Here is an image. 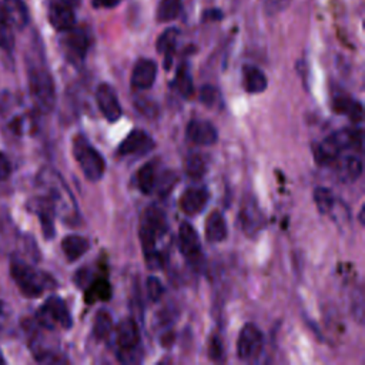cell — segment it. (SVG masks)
Segmentation results:
<instances>
[{
	"mask_svg": "<svg viewBox=\"0 0 365 365\" xmlns=\"http://www.w3.org/2000/svg\"><path fill=\"white\" fill-rule=\"evenodd\" d=\"M267 76L255 66H244L242 68V87L247 93L257 94L267 88Z\"/></svg>",
	"mask_w": 365,
	"mask_h": 365,
	"instance_id": "16",
	"label": "cell"
},
{
	"mask_svg": "<svg viewBox=\"0 0 365 365\" xmlns=\"http://www.w3.org/2000/svg\"><path fill=\"white\" fill-rule=\"evenodd\" d=\"M262 334L255 324H245L240 331L237 341V355L242 361H251L257 358L262 349Z\"/></svg>",
	"mask_w": 365,
	"mask_h": 365,
	"instance_id": "9",
	"label": "cell"
},
{
	"mask_svg": "<svg viewBox=\"0 0 365 365\" xmlns=\"http://www.w3.org/2000/svg\"><path fill=\"white\" fill-rule=\"evenodd\" d=\"M362 130L361 128H345L338 130L328 135L325 140L314 145V158L319 165H328L336 161L344 150L356 148L362 150Z\"/></svg>",
	"mask_w": 365,
	"mask_h": 365,
	"instance_id": "2",
	"label": "cell"
},
{
	"mask_svg": "<svg viewBox=\"0 0 365 365\" xmlns=\"http://www.w3.org/2000/svg\"><path fill=\"white\" fill-rule=\"evenodd\" d=\"M147 294L151 301H158L163 295V285L157 277L147 278Z\"/></svg>",
	"mask_w": 365,
	"mask_h": 365,
	"instance_id": "35",
	"label": "cell"
},
{
	"mask_svg": "<svg viewBox=\"0 0 365 365\" xmlns=\"http://www.w3.org/2000/svg\"><path fill=\"white\" fill-rule=\"evenodd\" d=\"M110 295H111L110 284L106 279L98 278L88 285V288L86 291V301L96 302V301H101V299H108Z\"/></svg>",
	"mask_w": 365,
	"mask_h": 365,
	"instance_id": "29",
	"label": "cell"
},
{
	"mask_svg": "<svg viewBox=\"0 0 365 365\" xmlns=\"http://www.w3.org/2000/svg\"><path fill=\"white\" fill-rule=\"evenodd\" d=\"M175 182H177L175 173L174 171H165L160 175V178H157L154 188H157L161 195H165L170 190H173Z\"/></svg>",
	"mask_w": 365,
	"mask_h": 365,
	"instance_id": "33",
	"label": "cell"
},
{
	"mask_svg": "<svg viewBox=\"0 0 365 365\" xmlns=\"http://www.w3.org/2000/svg\"><path fill=\"white\" fill-rule=\"evenodd\" d=\"M37 319L43 327L48 329H54L57 327L68 329L73 324L66 302L58 297H50L46 299L37 312Z\"/></svg>",
	"mask_w": 365,
	"mask_h": 365,
	"instance_id": "7",
	"label": "cell"
},
{
	"mask_svg": "<svg viewBox=\"0 0 365 365\" xmlns=\"http://www.w3.org/2000/svg\"><path fill=\"white\" fill-rule=\"evenodd\" d=\"M187 140L195 145H212L218 140V131L211 121L192 120L185 128Z\"/></svg>",
	"mask_w": 365,
	"mask_h": 365,
	"instance_id": "12",
	"label": "cell"
},
{
	"mask_svg": "<svg viewBox=\"0 0 365 365\" xmlns=\"http://www.w3.org/2000/svg\"><path fill=\"white\" fill-rule=\"evenodd\" d=\"M64 44H66V48L68 51V56L73 57V58H83L87 48H88V36L83 31V30H74V29H70L68 30V34L64 40Z\"/></svg>",
	"mask_w": 365,
	"mask_h": 365,
	"instance_id": "18",
	"label": "cell"
},
{
	"mask_svg": "<svg viewBox=\"0 0 365 365\" xmlns=\"http://www.w3.org/2000/svg\"><path fill=\"white\" fill-rule=\"evenodd\" d=\"M3 9L11 26L17 29L26 27V24L29 23V10L23 0H4Z\"/></svg>",
	"mask_w": 365,
	"mask_h": 365,
	"instance_id": "22",
	"label": "cell"
},
{
	"mask_svg": "<svg viewBox=\"0 0 365 365\" xmlns=\"http://www.w3.org/2000/svg\"><path fill=\"white\" fill-rule=\"evenodd\" d=\"M207 168L205 160L202 155L200 154H192L187 158V164H185V171L191 178H200L204 175Z\"/></svg>",
	"mask_w": 365,
	"mask_h": 365,
	"instance_id": "32",
	"label": "cell"
},
{
	"mask_svg": "<svg viewBox=\"0 0 365 365\" xmlns=\"http://www.w3.org/2000/svg\"><path fill=\"white\" fill-rule=\"evenodd\" d=\"M289 0H265V7L269 13H277L287 7Z\"/></svg>",
	"mask_w": 365,
	"mask_h": 365,
	"instance_id": "38",
	"label": "cell"
},
{
	"mask_svg": "<svg viewBox=\"0 0 365 365\" xmlns=\"http://www.w3.org/2000/svg\"><path fill=\"white\" fill-rule=\"evenodd\" d=\"M208 197V190L205 187H188L180 198V207L187 215H195L204 210Z\"/></svg>",
	"mask_w": 365,
	"mask_h": 365,
	"instance_id": "14",
	"label": "cell"
},
{
	"mask_svg": "<svg viewBox=\"0 0 365 365\" xmlns=\"http://www.w3.org/2000/svg\"><path fill=\"white\" fill-rule=\"evenodd\" d=\"M338 174L344 181H355L362 174V160L356 155H346L338 160Z\"/></svg>",
	"mask_w": 365,
	"mask_h": 365,
	"instance_id": "23",
	"label": "cell"
},
{
	"mask_svg": "<svg viewBox=\"0 0 365 365\" xmlns=\"http://www.w3.org/2000/svg\"><path fill=\"white\" fill-rule=\"evenodd\" d=\"M1 309H3V304H1V301H0V312H1Z\"/></svg>",
	"mask_w": 365,
	"mask_h": 365,
	"instance_id": "44",
	"label": "cell"
},
{
	"mask_svg": "<svg viewBox=\"0 0 365 365\" xmlns=\"http://www.w3.org/2000/svg\"><path fill=\"white\" fill-rule=\"evenodd\" d=\"M29 87L31 97L41 111H50L56 103V88L53 77L43 66H30Z\"/></svg>",
	"mask_w": 365,
	"mask_h": 365,
	"instance_id": "6",
	"label": "cell"
},
{
	"mask_svg": "<svg viewBox=\"0 0 365 365\" xmlns=\"http://www.w3.org/2000/svg\"><path fill=\"white\" fill-rule=\"evenodd\" d=\"M157 77V63L150 58H140L131 73V86L135 90H148Z\"/></svg>",
	"mask_w": 365,
	"mask_h": 365,
	"instance_id": "13",
	"label": "cell"
},
{
	"mask_svg": "<svg viewBox=\"0 0 365 365\" xmlns=\"http://www.w3.org/2000/svg\"><path fill=\"white\" fill-rule=\"evenodd\" d=\"M218 97H220V93H218V90H217L215 87H212V86H202V87H201L200 100H201L205 106L212 107V106L217 103Z\"/></svg>",
	"mask_w": 365,
	"mask_h": 365,
	"instance_id": "34",
	"label": "cell"
},
{
	"mask_svg": "<svg viewBox=\"0 0 365 365\" xmlns=\"http://www.w3.org/2000/svg\"><path fill=\"white\" fill-rule=\"evenodd\" d=\"M11 173V164L9 158L0 153V181L6 180Z\"/></svg>",
	"mask_w": 365,
	"mask_h": 365,
	"instance_id": "37",
	"label": "cell"
},
{
	"mask_svg": "<svg viewBox=\"0 0 365 365\" xmlns=\"http://www.w3.org/2000/svg\"><path fill=\"white\" fill-rule=\"evenodd\" d=\"M118 3L120 0H91L94 9H111L115 7Z\"/></svg>",
	"mask_w": 365,
	"mask_h": 365,
	"instance_id": "39",
	"label": "cell"
},
{
	"mask_svg": "<svg viewBox=\"0 0 365 365\" xmlns=\"http://www.w3.org/2000/svg\"><path fill=\"white\" fill-rule=\"evenodd\" d=\"M227 222L220 211H212L205 221V237L210 242H220L227 237Z\"/></svg>",
	"mask_w": 365,
	"mask_h": 365,
	"instance_id": "21",
	"label": "cell"
},
{
	"mask_svg": "<svg viewBox=\"0 0 365 365\" xmlns=\"http://www.w3.org/2000/svg\"><path fill=\"white\" fill-rule=\"evenodd\" d=\"M10 272L20 291L29 298H36L41 295L53 284V279L47 274L36 269L34 267L23 262L21 259L11 261Z\"/></svg>",
	"mask_w": 365,
	"mask_h": 365,
	"instance_id": "4",
	"label": "cell"
},
{
	"mask_svg": "<svg viewBox=\"0 0 365 365\" xmlns=\"http://www.w3.org/2000/svg\"><path fill=\"white\" fill-rule=\"evenodd\" d=\"M178 241H180L181 254L185 257V259L194 268L202 267L204 255L201 251V242H200L197 231L194 230V227L190 222H182L180 225Z\"/></svg>",
	"mask_w": 365,
	"mask_h": 365,
	"instance_id": "8",
	"label": "cell"
},
{
	"mask_svg": "<svg viewBox=\"0 0 365 365\" xmlns=\"http://www.w3.org/2000/svg\"><path fill=\"white\" fill-rule=\"evenodd\" d=\"M90 247V242L86 237L81 235H67L64 237V240L61 241V250L66 255V258L73 262L76 259H78L80 257H83L87 250Z\"/></svg>",
	"mask_w": 365,
	"mask_h": 365,
	"instance_id": "20",
	"label": "cell"
},
{
	"mask_svg": "<svg viewBox=\"0 0 365 365\" xmlns=\"http://www.w3.org/2000/svg\"><path fill=\"white\" fill-rule=\"evenodd\" d=\"M208 14H210V13H204V17L207 19ZM215 19H221V13L217 11V10H212V20H215Z\"/></svg>",
	"mask_w": 365,
	"mask_h": 365,
	"instance_id": "41",
	"label": "cell"
},
{
	"mask_svg": "<svg viewBox=\"0 0 365 365\" xmlns=\"http://www.w3.org/2000/svg\"><path fill=\"white\" fill-rule=\"evenodd\" d=\"M97 106L107 121H117L121 117V106L115 90L107 84L101 83L96 90Z\"/></svg>",
	"mask_w": 365,
	"mask_h": 365,
	"instance_id": "10",
	"label": "cell"
},
{
	"mask_svg": "<svg viewBox=\"0 0 365 365\" xmlns=\"http://www.w3.org/2000/svg\"><path fill=\"white\" fill-rule=\"evenodd\" d=\"M165 231L167 221L164 212L155 205L148 207L143 214L138 235L141 240L147 265L151 269H157L161 267V257L157 251V238L161 237Z\"/></svg>",
	"mask_w": 365,
	"mask_h": 365,
	"instance_id": "1",
	"label": "cell"
},
{
	"mask_svg": "<svg viewBox=\"0 0 365 365\" xmlns=\"http://www.w3.org/2000/svg\"><path fill=\"white\" fill-rule=\"evenodd\" d=\"M115 342L118 346L117 358L123 364H137L141 361L140 329L133 318H124L117 324Z\"/></svg>",
	"mask_w": 365,
	"mask_h": 365,
	"instance_id": "5",
	"label": "cell"
},
{
	"mask_svg": "<svg viewBox=\"0 0 365 365\" xmlns=\"http://www.w3.org/2000/svg\"><path fill=\"white\" fill-rule=\"evenodd\" d=\"M154 147V140L144 130H133L118 145L120 155H144Z\"/></svg>",
	"mask_w": 365,
	"mask_h": 365,
	"instance_id": "11",
	"label": "cell"
},
{
	"mask_svg": "<svg viewBox=\"0 0 365 365\" xmlns=\"http://www.w3.org/2000/svg\"><path fill=\"white\" fill-rule=\"evenodd\" d=\"M173 86L177 88L180 96H182L184 98H190L192 96V93H194L192 77H191L190 68H188V66L185 63L178 67Z\"/></svg>",
	"mask_w": 365,
	"mask_h": 365,
	"instance_id": "26",
	"label": "cell"
},
{
	"mask_svg": "<svg viewBox=\"0 0 365 365\" xmlns=\"http://www.w3.org/2000/svg\"><path fill=\"white\" fill-rule=\"evenodd\" d=\"M73 154L88 181L97 182L101 180L106 171V160L83 134H77L74 137Z\"/></svg>",
	"mask_w": 365,
	"mask_h": 365,
	"instance_id": "3",
	"label": "cell"
},
{
	"mask_svg": "<svg viewBox=\"0 0 365 365\" xmlns=\"http://www.w3.org/2000/svg\"><path fill=\"white\" fill-rule=\"evenodd\" d=\"M178 36H180V31L175 27H171V29L164 30L160 34L158 40H157V44H155L157 46V51L164 56V67H165V70L170 68V64L173 61V54H174V50H175V46H177Z\"/></svg>",
	"mask_w": 365,
	"mask_h": 365,
	"instance_id": "17",
	"label": "cell"
},
{
	"mask_svg": "<svg viewBox=\"0 0 365 365\" xmlns=\"http://www.w3.org/2000/svg\"><path fill=\"white\" fill-rule=\"evenodd\" d=\"M181 13V0H160L157 6V20L167 23L177 19Z\"/></svg>",
	"mask_w": 365,
	"mask_h": 365,
	"instance_id": "28",
	"label": "cell"
},
{
	"mask_svg": "<svg viewBox=\"0 0 365 365\" xmlns=\"http://www.w3.org/2000/svg\"><path fill=\"white\" fill-rule=\"evenodd\" d=\"M113 329V317L108 311L100 309L94 317L93 334L97 339H104Z\"/></svg>",
	"mask_w": 365,
	"mask_h": 365,
	"instance_id": "27",
	"label": "cell"
},
{
	"mask_svg": "<svg viewBox=\"0 0 365 365\" xmlns=\"http://www.w3.org/2000/svg\"><path fill=\"white\" fill-rule=\"evenodd\" d=\"M208 355L214 361H220L222 358V344L218 335H214L208 345Z\"/></svg>",
	"mask_w": 365,
	"mask_h": 365,
	"instance_id": "36",
	"label": "cell"
},
{
	"mask_svg": "<svg viewBox=\"0 0 365 365\" xmlns=\"http://www.w3.org/2000/svg\"><path fill=\"white\" fill-rule=\"evenodd\" d=\"M155 163H145L143 167H140L137 173V185L141 192L150 194L154 191L155 181H157V173H155Z\"/></svg>",
	"mask_w": 365,
	"mask_h": 365,
	"instance_id": "25",
	"label": "cell"
},
{
	"mask_svg": "<svg viewBox=\"0 0 365 365\" xmlns=\"http://www.w3.org/2000/svg\"><path fill=\"white\" fill-rule=\"evenodd\" d=\"M334 110L348 115L354 123L362 120V104L349 97H338L334 100Z\"/></svg>",
	"mask_w": 365,
	"mask_h": 365,
	"instance_id": "24",
	"label": "cell"
},
{
	"mask_svg": "<svg viewBox=\"0 0 365 365\" xmlns=\"http://www.w3.org/2000/svg\"><path fill=\"white\" fill-rule=\"evenodd\" d=\"M314 201L318 211L322 214H328L334 208V194L327 187H317L314 190Z\"/></svg>",
	"mask_w": 365,
	"mask_h": 365,
	"instance_id": "31",
	"label": "cell"
},
{
	"mask_svg": "<svg viewBox=\"0 0 365 365\" xmlns=\"http://www.w3.org/2000/svg\"><path fill=\"white\" fill-rule=\"evenodd\" d=\"M60 1L64 3V4H67V6H70V7H76V6L80 4L81 0H60Z\"/></svg>",
	"mask_w": 365,
	"mask_h": 365,
	"instance_id": "40",
	"label": "cell"
},
{
	"mask_svg": "<svg viewBox=\"0 0 365 365\" xmlns=\"http://www.w3.org/2000/svg\"><path fill=\"white\" fill-rule=\"evenodd\" d=\"M48 21L57 31H68L76 24L73 7L61 1L53 3L48 9Z\"/></svg>",
	"mask_w": 365,
	"mask_h": 365,
	"instance_id": "15",
	"label": "cell"
},
{
	"mask_svg": "<svg viewBox=\"0 0 365 365\" xmlns=\"http://www.w3.org/2000/svg\"><path fill=\"white\" fill-rule=\"evenodd\" d=\"M3 364H6V359H4V356H3V354L0 351V365H3Z\"/></svg>",
	"mask_w": 365,
	"mask_h": 365,
	"instance_id": "43",
	"label": "cell"
},
{
	"mask_svg": "<svg viewBox=\"0 0 365 365\" xmlns=\"http://www.w3.org/2000/svg\"><path fill=\"white\" fill-rule=\"evenodd\" d=\"M14 46V36L11 30V23L7 19V14L0 3V47L3 50H11Z\"/></svg>",
	"mask_w": 365,
	"mask_h": 365,
	"instance_id": "30",
	"label": "cell"
},
{
	"mask_svg": "<svg viewBox=\"0 0 365 365\" xmlns=\"http://www.w3.org/2000/svg\"><path fill=\"white\" fill-rule=\"evenodd\" d=\"M240 220H241L242 230L248 235H254L262 225V214L258 210L257 204L251 201L242 207L240 212Z\"/></svg>",
	"mask_w": 365,
	"mask_h": 365,
	"instance_id": "19",
	"label": "cell"
},
{
	"mask_svg": "<svg viewBox=\"0 0 365 365\" xmlns=\"http://www.w3.org/2000/svg\"><path fill=\"white\" fill-rule=\"evenodd\" d=\"M364 208H365V207L362 205V207H361V212H359V221H361L362 225H364Z\"/></svg>",
	"mask_w": 365,
	"mask_h": 365,
	"instance_id": "42",
	"label": "cell"
}]
</instances>
